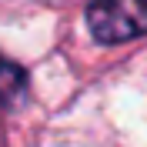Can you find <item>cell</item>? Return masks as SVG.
<instances>
[{
	"label": "cell",
	"instance_id": "cell-1",
	"mask_svg": "<svg viewBox=\"0 0 147 147\" xmlns=\"http://www.w3.org/2000/svg\"><path fill=\"white\" fill-rule=\"evenodd\" d=\"M87 27L100 44H124L147 34V0H94Z\"/></svg>",
	"mask_w": 147,
	"mask_h": 147
},
{
	"label": "cell",
	"instance_id": "cell-2",
	"mask_svg": "<svg viewBox=\"0 0 147 147\" xmlns=\"http://www.w3.org/2000/svg\"><path fill=\"white\" fill-rule=\"evenodd\" d=\"M24 90V70L0 57V100H13Z\"/></svg>",
	"mask_w": 147,
	"mask_h": 147
}]
</instances>
